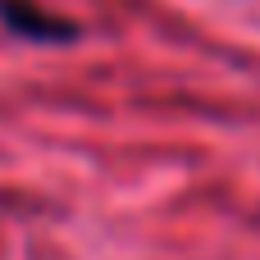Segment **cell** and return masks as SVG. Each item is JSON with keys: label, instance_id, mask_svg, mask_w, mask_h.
I'll list each match as a JSON object with an SVG mask.
<instances>
[{"label": "cell", "instance_id": "1", "mask_svg": "<svg viewBox=\"0 0 260 260\" xmlns=\"http://www.w3.org/2000/svg\"><path fill=\"white\" fill-rule=\"evenodd\" d=\"M0 23L14 37L37 41V46H69V41H78V23L50 14L37 0H0Z\"/></svg>", "mask_w": 260, "mask_h": 260}]
</instances>
